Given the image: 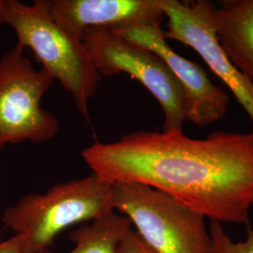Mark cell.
Returning a JSON list of instances; mask_svg holds the SVG:
<instances>
[{
    "label": "cell",
    "mask_w": 253,
    "mask_h": 253,
    "mask_svg": "<svg viewBox=\"0 0 253 253\" xmlns=\"http://www.w3.org/2000/svg\"><path fill=\"white\" fill-rule=\"evenodd\" d=\"M110 183H137L168 193L210 221L242 224L253 206V133L135 131L96 142L81 153Z\"/></svg>",
    "instance_id": "6da1fadb"
},
{
    "label": "cell",
    "mask_w": 253,
    "mask_h": 253,
    "mask_svg": "<svg viewBox=\"0 0 253 253\" xmlns=\"http://www.w3.org/2000/svg\"><path fill=\"white\" fill-rule=\"evenodd\" d=\"M2 24L13 29L17 44L32 51L42 69L71 94L78 112L90 123L89 101L101 76L81 39L54 21L47 0H36L31 5L4 0Z\"/></svg>",
    "instance_id": "7a4b0ae2"
},
{
    "label": "cell",
    "mask_w": 253,
    "mask_h": 253,
    "mask_svg": "<svg viewBox=\"0 0 253 253\" xmlns=\"http://www.w3.org/2000/svg\"><path fill=\"white\" fill-rule=\"evenodd\" d=\"M113 184L95 173L30 193L6 208L3 223L18 235L24 253L49 251L69 227L91 222L114 211Z\"/></svg>",
    "instance_id": "3957f363"
},
{
    "label": "cell",
    "mask_w": 253,
    "mask_h": 253,
    "mask_svg": "<svg viewBox=\"0 0 253 253\" xmlns=\"http://www.w3.org/2000/svg\"><path fill=\"white\" fill-rule=\"evenodd\" d=\"M113 205L156 253H213L206 217L168 193L137 183H114Z\"/></svg>",
    "instance_id": "277c9868"
},
{
    "label": "cell",
    "mask_w": 253,
    "mask_h": 253,
    "mask_svg": "<svg viewBox=\"0 0 253 253\" xmlns=\"http://www.w3.org/2000/svg\"><path fill=\"white\" fill-rule=\"evenodd\" d=\"M54 79L37 70L16 44L0 58V149L9 144L53 140L60 127L58 118L42 106Z\"/></svg>",
    "instance_id": "5b68a950"
},
{
    "label": "cell",
    "mask_w": 253,
    "mask_h": 253,
    "mask_svg": "<svg viewBox=\"0 0 253 253\" xmlns=\"http://www.w3.org/2000/svg\"><path fill=\"white\" fill-rule=\"evenodd\" d=\"M82 42L101 77L126 73L137 80L163 109V131H182L184 91L160 55L104 28L86 30Z\"/></svg>",
    "instance_id": "8992f818"
},
{
    "label": "cell",
    "mask_w": 253,
    "mask_h": 253,
    "mask_svg": "<svg viewBox=\"0 0 253 253\" xmlns=\"http://www.w3.org/2000/svg\"><path fill=\"white\" fill-rule=\"evenodd\" d=\"M158 5L167 19L164 38L190 46L201 55L247 112L253 133V84L231 62L218 42L214 24L216 4L208 0H158Z\"/></svg>",
    "instance_id": "52a82bcc"
},
{
    "label": "cell",
    "mask_w": 253,
    "mask_h": 253,
    "mask_svg": "<svg viewBox=\"0 0 253 253\" xmlns=\"http://www.w3.org/2000/svg\"><path fill=\"white\" fill-rule=\"evenodd\" d=\"M160 55L178 80L185 95V115L196 126L205 127L224 118L230 99L207 73L175 53L164 38L162 24H145L112 31Z\"/></svg>",
    "instance_id": "ba28073f"
},
{
    "label": "cell",
    "mask_w": 253,
    "mask_h": 253,
    "mask_svg": "<svg viewBox=\"0 0 253 253\" xmlns=\"http://www.w3.org/2000/svg\"><path fill=\"white\" fill-rule=\"evenodd\" d=\"M54 21L82 40L92 28L111 31L145 24H162L158 0H47Z\"/></svg>",
    "instance_id": "9c48e42d"
},
{
    "label": "cell",
    "mask_w": 253,
    "mask_h": 253,
    "mask_svg": "<svg viewBox=\"0 0 253 253\" xmlns=\"http://www.w3.org/2000/svg\"><path fill=\"white\" fill-rule=\"evenodd\" d=\"M214 24L227 56L253 84V0L219 1Z\"/></svg>",
    "instance_id": "30bf717a"
},
{
    "label": "cell",
    "mask_w": 253,
    "mask_h": 253,
    "mask_svg": "<svg viewBox=\"0 0 253 253\" xmlns=\"http://www.w3.org/2000/svg\"><path fill=\"white\" fill-rule=\"evenodd\" d=\"M130 229L129 219L114 210L73 231L70 239L74 247L68 253H117Z\"/></svg>",
    "instance_id": "8fae6325"
},
{
    "label": "cell",
    "mask_w": 253,
    "mask_h": 253,
    "mask_svg": "<svg viewBox=\"0 0 253 253\" xmlns=\"http://www.w3.org/2000/svg\"><path fill=\"white\" fill-rule=\"evenodd\" d=\"M209 233L212 238L213 253H253V229H250L244 241L235 242L223 228L222 223L211 221Z\"/></svg>",
    "instance_id": "7c38bea8"
},
{
    "label": "cell",
    "mask_w": 253,
    "mask_h": 253,
    "mask_svg": "<svg viewBox=\"0 0 253 253\" xmlns=\"http://www.w3.org/2000/svg\"><path fill=\"white\" fill-rule=\"evenodd\" d=\"M117 253H156L135 230L130 229L118 246Z\"/></svg>",
    "instance_id": "4fadbf2b"
},
{
    "label": "cell",
    "mask_w": 253,
    "mask_h": 253,
    "mask_svg": "<svg viewBox=\"0 0 253 253\" xmlns=\"http://www.w3.org/2000/svg\"><path fill=\"white\" fill-rule=\"evenodd\" d=\"M0 253H24L23 243L18 235H14L4 241L0 240Z\"/></svg>",
    "instance_id": "5bb4252c"
},
{
    "label": "cell",
    "mask_w": 253,
    "mask_h": 253,
    "mask_svg": "<svg viewBox=\"0 0 253 253\" xmlns=\"http://www.w3.org/2000/svg\"><path fill=\"white\" fill-rule=\"evenodd\" d=\"M4 5V0H0V24H2V9Z\"/></svg>",
    "instance_id": "9a60e30c"
},
{
    "label": "cell",
    "mask_w": 253,
    "mask_h": 253,
    "mask_svg": "<svg viewBox=\"0 0 253 253\" xmlns=\"http://www.w3.org/2000/svg\"><path fill=\"white\" fill-rule=\"evenodd\" d=\"M52 253V252H51V251H50V250H49V251H46V252H44V253Z\"/></svg>",
    "instance_id": "2e32d148"
}]
</instances>
